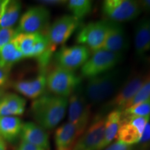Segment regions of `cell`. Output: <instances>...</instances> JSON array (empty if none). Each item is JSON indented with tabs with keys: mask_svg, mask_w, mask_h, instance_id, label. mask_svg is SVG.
I'll return each mask as SVG.
<instances>
[{
	"mask_svg": "<svg viewBox=\"0 0 150 150\" xmlns=\"http://www.w3.org/2000/svg\"><path fill=\"white\" fill-rule=\"evenodd\" d=\"M122 122V110H113L105 117L104 138L98 150H102L111 143L117 136L118 130Z\"/></svg>",
	"mask_w": 150,
	"mask_h": 150,
	"instance_id": "cell-20",
	"label": "cell"
},
{
	"mask_svg": "<svg viewBox=\"0 0 150 150\" xmlns=\"http://www.w3.org/2000/svg\"><path fill=\"white\" fill-rule=\"evenodd\" d=\"M47 88L54 95L68 98L81 86V79L74 72L56 66L46 75Z\"/></svg>",
	"mask_w": 150,
	"mask_h": 150,
	"instance_id": "cell-4",
	"label": "cell"
},
{
	"mask_svg": "<svg viewBox=\"0 0 150 150\" xmlns=\"http://www.w3.org/2000/svg\"><path fill=\"white\" fill-rule=\"evenodd\" d=\"M123 60V54L100 50L94 52L85 64L81 67V74L90 79L115 68Z\"/></svg>",
	"mask_w": 150,
	"mask_h": 150,
	"instance_id": "cell-5",
	"label": "cell"
},
{
	"mask_svg": "<svg viewBox=\"0 0 150 150\" xmlns=\"http://www.w3.org/2000/svg\"><path fill=\"white\" fill-rule=\"evenodd\" d=\"M4 95H5L4 90L2 88H0V99H1Z\"/></svg>",
	"mask_w": 150,
	"mask_h": 150,
	"instance_id": "cell-37",
	"label": "cell"
},
{
	"mask_svg": "<svg viewBox=\"0 0 150 150\" xmlns=\"http://www.w3.org/2000/svg\"><path fill=\"white\" fill-rule=\"evenodd\" d=\"M142 11L150 13V0H142L139 1Z\"/></svg>",
	"mask_w": 150,
	"mask_h": 150,
	"instance_id": "cell-34",
	"label": "cell"
},
{
	"mask_svg": "<svg viewBox=\"0 0 150 150\" xmlns=\"http://www.w3.org/2000/svg\"><path fill=\"white\" fill-rule=\"evenodd\" d=\"M129 72L127 68L115 67L88 79L83 91L90 105L101 104L113 97L129 78Z\"/></svg>",
	"mask_w": 150,
	"mask_h": 150,
	"instance_id": "cell-1",
	"label": "cell"
},
{
	"mask_svg": "<svg viewBox=\"0 0 150 150\" xmlns=\"http://www.w3.org/2000/svg\"><path fill=\"white\" fill-rule=\"evenodd\" d=\"M141 136L142 135L139 131L129 122L124 120L122 116V122L116 136L117 141L126 145H132L134 144L138 143Z\"/></svg>",
	"mask_w": 150,
	"mask_h": 150,
	"instance_id": "cell-24",
	"label": "cell"
},
{
	"mask_svg": "<svg viewBox=\"0 0 150 150\" xmlns=\"http://www.w3.org/2000/svg\"><path fill=\"white\" fill-rule=\"evenodd\" d=\"M122 115L127 116H150V99L139 104L129 106L122 110Z\"/></svg>",
	"mask_w": 150,
	"mask_h": 150,
	"instance_id": "cell-26",
	"label": "cell"
},
{
	"mask_svg": "<svg viewBox=\"0 0 150 150\" xmlns=\"http://www.w3.org/2000/svg\"><path fill=\"white\" fill-rule=\"evenodd\" d=\"M149 76L140 74L129 78L120 91L104 105L102 108L103 111L125 109Z\"/></svg>",
	"mask_w": 150,
	"mask_h": 150,
	"instance_id": "cell-8",
	"label": "cell"
},
{
	"mask_svg": "<svg viewBox=\"0 0 150 150\" xmlns=\"http://www.w3.org/2000/svg\"><path fill=\"white\" fill-rule=\"evenodd\" d=\"M67 150H72V149H67Z\"/></svg>",
	"mask_w": 150,
	"mask_h": 150,
	"instance_id": "cell-40",
	"label": "cell"
},
{
	"mask_svg": "<svg viewBox=\"0 0 150 150\" xmlns=\"http://www.w3.org/2000/svg\"><path fill=\"white\" fill-rule=\"evenodd\" d=\"M9 70L0 67V88H2L8 81Z\"/></svg>",
	"mask_w": 150,
	"mask_h": 150,
	"instance_id": "cell-32",
	"label": "cell"
},
{
	"mask_svg": "<svg viewBox=\"0 0 150 150\" xmlns=\"http://www.w3.org/2000/svg\"><path fill=\"white\" fill-rule=\"evenodd\" d=\"M20 136L22 141L29 142L45 150H48L50 147L47 133L35 123L31 122L24 123Z\"/></svg>",
	"mask_w": 150,
	"mask_h": 150,
	"instance_id": "cell-18",
	"label": "cell"
},
{
	"mask_svg": "<svg viewBox=\"0 0 150 150\" xmlns=\"http://www.w3.org/2000/svg\"><path fill=\"white\" fill-rule=\"evenodd\" d=\"M17 34V30L13 27L0 29V50L4 46L13 40Z\"/></svg>",
	"mask_w": 150,
	"mask_h": 150,
	"instance_id": "cell-29",
	"label": "cell"
},
{
	"mask_svg": "<svg viewBox=\"0 0 150 150\" xmlns=\"http://www.w3.org/2000/svg\"><path fill=\"white\" fill-rule=\"evenodd\" d=\"M142 12L139 1L106 0L102 4V13L106 20L117 23L132 21Z\"/></svg>",
	"mask_w": 150,
	"mask_h": 150,
	"instance_id": "cell-6",
	"label": "cell"
},
{
	"mask_svg": "<svg viewBox=\"0 0 150 150\" xmlns=\"http://www.w3.org/2000/svg\"><path fill=\"white\" fill-rule=\"evenodd\" d=\"M149 119L150 116H145V117H142V116H127V117H124L123 116L124 120L129 122L131 125H134L139 131L141 135L145 130L147 125L149 123Z\"/></svg>",
	"mask_w": 150,
	"mask_h": 150,
	"instance_id": "cell-28",
	"label": "cell"
},
{
	"mask_svg": "<svg viewBox=\"0 0 150 150\" xmlns=\"http://www.w3.org/2000/svg\"><path fill=\"white\" fill-rule=\"evenodd\" d=\"M83 132L84 131L69 122L63 124L56 129L54 135L56 150L72 149Z\"/></svg>",
	"mask_w": 150,
	"mask_h": 150,
	"instance_id": "cell-15",
	"label": "cell"
},
{
	"mask_svg": "<svg viewBox=\"0 0 150 150\" xmlns=\"http://www.w3.org/2000/svg\"><path fill=\"white\" fill-rule=\"evenodd\" d=\"M13 88L23 96L35 99L44 94L47 88L45 73H41L31 79L20 80L13 83Z\"/></svg>",
	"mask_w": 150,
	"mask_h": 150,
	"instance_id": "cell-16",
	"label": "cell"
},
{
	"mask_svg": "<svg viewBox=\"0 0 150 150\" xmlns=\"http://www.w3.org/2000/svg\"><path fill=\"white\" fill-rule=\"evenodd\" d=\"M104 127L105 117L99 114L79 138L72 150H98L104 138Z\"/></svg>",
	"mask_w": 150,
	"mask_h": 150,
	"instance_id": "cell-13",
	"label": "cell"
},
{
	"mask_svg": "<svg viewBox=\"0 0 150 150\" xmlns=\"http://www.w3.org/2000/svg\"><path fill=\"white\" fill-rule=\"evenodd\" d=\"M16 150H45L42 148L37 147L32 144H30L29 142L22 141L19 144V145L17 147Z\"/></svg>",
	"mask_w": 150,
	"mask_h": 150,
	"instance_id": "cell-31",
	"label": "cell"
},
{
	"mask_svg": "<svg viewBox=\"0 0 150 150\" xmlns=\"http://www.w3.org/2000/svg\"><path fill=\"white\" fill-rule=\"evenodd\" d=\"M41 2H44L45 4H50V5H61L65 4L67 3V1H41Z\"/></svg>",
	"mask_w": 150,
	"mask_h": 150,
	"instance_id": "cell-35",
	"label": "cell"
},
{
	"mask_svg": "<svg viewBox=\"0 0 150 150\" xmlns=\"http://www.w3.org/2000/svg\"><path fill=\"white\" fill-rule=\"evenodd\" d=\"M79 22L72 15H65L56 19L46 34L50 51L53 53L56 47L65 43L77 29Z\"/></svg>",
	"mask_w": 150,
	"mask_h": 150,
	"instance_id": "cell-9",
	"label": "cell"
},
{
	"mask_svg": "<svg viewBox=\"0 0 150 150\" xmlns=\"http://www.w3.org/2000/svg\"><path fill=\"white\" fill-rule=\"evenodd\" d=\"M68 106V98L43 94L34 99L31 106V113L37 125L50 130L57 126L64 117Z\"/></svg>",
	"mask_w": 150,
	"mask_h": 150,
	"instance_id": "cell-2",
	"label": "cell"
},
{
	"mask_svg": "<svg viewBox=\"0 0 150 150\" xmlns=\"http://www.w3.org/2000/svg\"><path fill=\"white\" fill-rule=\"evenodd\" d=\"M0 150H6V147L4 140L1 137H0Z\"/></svg>",
	"mask_w": 150,
	"mask_h": 150,
	"instance_id": "cell-36",
	"label": "cell"
},
{
	"mask_svg": "<svg viewBox=\"0 0 150 150\" xmlns=\"http://www.w3.org/2000/svg\"><path fill=\"white\" fill-rule=\"evenodd\" d=\"M104 150H133L132 145H126L122 142L116 141L108 146Z\"/></svg>",
	"mask_w": 150,
	"mask_h": 150,
	"instance_id": "cell-30",
	"label": "cell"
},
{
	"mask_svg": "<svg viewBox=\"0 0 150 150\" xmlns=\"http://www.w3.org/2000/svg\"><path fill=\"white\" fill-rule=\"evenodd\" d=\"M150 99V75L148 77L147 81L145 82V83L142 86L136 95H135L134 98L131 99V101L129 103L127 106L128 108L129 106H134V105L138 104L139 103L145 102L146 100ZM125 110V109H124Z\"/></svg>",
	"mask_w": 150,
	"mask_h": 150,
	"instance_id": "cell-27",
	"label": "cell"
},
{
	"mask_svg": "<svg viewBox=\"0 0 150 150\" xmlns=\"http://www.w3.org/2000/svg\"><path fill=\"white\" fill-rule=\"evenodd\" d=\"M91 50L86 46L77 45L62 47L56 52L55 60L57 66L74 72L81 67L91 56Z\"/></svg>",
	"mask_w": 150,
	"mask_h": 150,
	"instance_id": "cell-12",
	"label": "cell"
},
{
	"mask_svg": "<svg viewBox=\"0 0 150 150\" xmlns=\"http://www.w3.org/2000/svg\"><path fill=\"white\" fill-rule=\"evenodd\" d=\"M50 20V12L45 7L42 6L31 7L20 17L17 32L42 33L48 25Z\"/></svg>",
	"mask_w": 150,
	"mask_h": 150,
	"instance_id": "cell-11",
	"label": "cell"
},
{
	"mask_svg": "<svg viewBox=\"0 0 150 150\" xmlns=\"http://www.w3.org/2000/svg\"><path fill=\"white\" fill-rule=\"evenodd\" d=\"M22 125L17 116L0 117V137L6 141H13L20 135Z\"/></svg>",
	"mask_w": 150,
	"mask_h": 150,
	"instance_id": "cell-21",
	"label": "cell"
},
{
	"mask_svg": "<svg viewBox=\"0 0 150 150\" xmlns=\"http://www.w3.org/2000/svg\"><path fill=\"white\" fill-rule=\"evenodd\" d=\"M109 24L110 21L108 20H99L86 24L76 35V43L86 46L92 52L102 50Z\"/></svg>",
	"mask_w": 150,
	"mask_h": 150,
	"instance_id": "cell-7",
	"label": "cell"
},
{
	"mask_svg": "<svg viewBox=\"0 0 150 150\" xmlns=\"http://www.w3.org/2000/svg\"><path fill=\"white\" fill-rule=\"evenodd\" d=\"M67 6L72 16L79 21L88 16L93 9V2L89 0H70L67 1Z\"/></svg>",
	"mask_w": 150,
	"mask_h": 150,
	"instance_id": "cell-25",
	"label": "cell"
},
{
	"mask_svg": "<svg viewBox=\"0 0 150 150\" xmlns=\"http://www.w3.org/2000/svg\"><path fill=\"white\" fill-rule=\"evenodd\" d=\"M149 26H150V19H149Z\"/></svg>",
	"mask_w": 150,
	"mask_h": 150,
	"instance_id": "cell-39",
	"label": "cell"
},
{
	"mask_svg": "<svg viewBox=\"0 0 150 150\" xmlns=\"http://www.w3.org/2000/svg\"><path fill=\"white\" fill-rule=\"evenodd\" d=\"M149 141H150V124L148 123L145 127V130L143 131V133H142L141 138H140L139 142L147 143Z\"/></svg>",
	"mask_w": 150,
	"mask_h": 150,
	"instance_id": "cell-33",
	"label": "cell"
},
{
	"mask_svg": "<svg viewBox=\"0 0 150 150\" xmlns=\"http://www.w3.org/2000/svg\"><path fill=\"white\" fill-rule=\"evenodd\" d=\"M136 54L140 59H145L150 53V26L148 18H143L136 24L134 32Z\"/></svg>",
	"mask_w": 150,
	"mask_h": 150,
	"instance_id": "cell-17",
	"label": "cell"
},
{
	"mask_svg": "<svg viewBox=\"0 0 150 150\" xmlns=\"http://www.w3.org/2000/svg\"><path fill=\"white\" fill-rule=\"evenodd\" d=\"M81 86L68 98V122L85 131L91 117V105Z\"/></svg>",
	"mask_w": 150,
	"mask_h": 150,
	"instance_id": "cell-10",
	"label": "cell"
},
{
	"mask_svg": "<svg viewBox=\"0 0 150 150\" xmlns=\"http://www.w3.org/2000/svg\"><path fill=\"white\" fill-rule=\"evenodd\" d=\"M127 48L128 39L123 26L120 23L110 21L109 28L102 50L123 54Z\"/></svg>",
	"mask_w": 150,
	"mask_h": 150,
	"instance_id": "cell-14",
	"label": "cell"
},
{
	"mask_svg": "<svg viewBox=\"0 0 150 150\" xmlns=\"http://www.w3.org/2000/svg\"><path fill=\"white\" fill-rule=\"evenodd\" d=\"M22 5L18 1H4L0 14V29L13 28L20 18Z\"/></svg>",
	"mask_w": 150,
	"mask_h": 150,
	"instance_id": "cell-22",
	"label": "cell"
},
{
	"mask_svg": "<svg viewBox=\"0 0 150 150\" xmlns=\"http://www.w3.org/2000/svg\"><path fill=\"white\" fill-rule=\"evenodd\" d=\"M26 100L14 93L5 94L0 99V117L18 116L24 113Z\"/></svg>",
	"mask_w": 150,
	"mask_h": 150,
	"instance_id": "cell-19",
	"label": "cell"
},
{
	"mask_svg": "<svg viewBox=\"0 0 150 150\" xmlns=\"http://www.w3.org/2000/svg\"><path fill=\"white\" fill-rule=\"evenodd\" d=\"M13 41L23 54L24 58H35L42 68H45L51 59L52 52L49 50L46 34L42 33H20Z\"/></svg>",
	"mask_w": 150,
	"mask_h": 150,
	"instance_id": "cell-3",
	"label": "cell"
},
{
	"mask_svg": "<svg viewBox=\"0 0 150 150\" xmlns=\"http://www.w3.org/2000/svg\"><path fill=\"white\" fill-rule=\"evenodd\" d=\"M4 3V1H0V14H1V10H2Z\"/></svg>",
	"mask_w": 150,
	"mask_h": 150,
	"instance_id": "cell-38",
	"label": "cell"
},
{
	"mask_svg": "<svg viewBox=\"0 0 150 150\" xmlns=\"http://www.w3.org/2000/svg\"><path fill=\"white\" fill-rule=\"evenodd\" d=\"M22 59H24L23 54L13 40L4 46L0 50V67L2 68L9 70L13 65Z\"/></svg>",
	"mask_w": 150,
	"mask_h": 150,
	"instance_id": "cell-23",
	"label": "cell"
}]
</instances>
